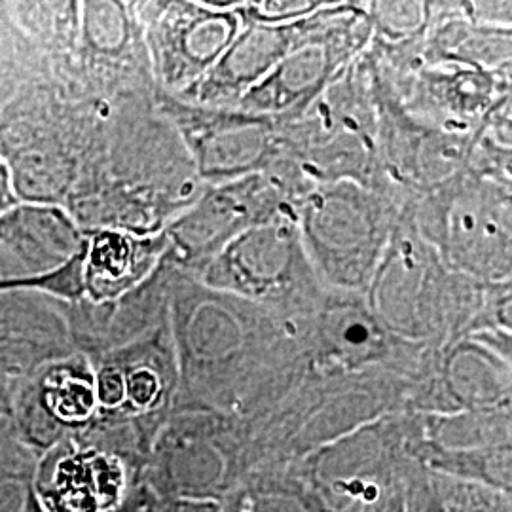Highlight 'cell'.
Instances as JSON below:
<instances>
[{"mask_svg":"<svg viewBox=\"0 0 512 512\" xmlns=\"http://www.w3.org/2000/svg\"><path fill=\"white\" fill-rule=\"evenodd\" d=\"M90 361L97 399V418L90 431L128 440L148 458L152 442L173 414L179 389L167 323L126 346L93 355Z\"/></svg>","mask_w":512,"mask_h":512,"instance_id":"1","label":"cell"},{"mask_svg":"<svg viewBox=\"0 0 512 512\" xmlns=\"http://www.w3.org/2000/svg\"><path fill=\"white\" fill-rule=\"evenodd\" d=\"M255 467V452L241 418L179 412L171 414L152 442L143 482L160 501H220Z\"/></svg>","mask_w":512,"mask_h":512,"instance_id":"2","label":"cell"},{"mask_svg":"<svg viewBox=\"0 0 512 512\" xmlns=\"http://www.w3.org/2000/svg\"><path fill=\"white\" fill-rule=\"evenodd\" d=\"M330 512H365L404 499L420 467L408 450L406 421H380L300 459Z\"/></svg>","mask_w":512,"mask_h":512,"instance_id":"3","label":"cell"},{"mask_svg":"<svg viewBox=\"0 0 512 512\" xmlns=\"http://www.w3.org/2000/svg\"><path fill=\"white\" fill-rule=\"evenodd\" d=\"M145 465L95 440H63L37 459L40 512H112L143 482Z\"/></svg>","mask_w":512,"mask_h":512,"instance_id":"4","label":"cell"},{"mask_svg":"<svg viewBox=\"0 0 512 512\" xmlns=\"http://www.w3.org/2000/svg\"><path fill=\"white\" fill-rule=\"evenodd\" d=\"M95 418L92 361L78 351L37 368L19 387L10 414L19 440L37 459L55 444L90 431Z\"/></svg>","mask_w":512,"mask_h":512,"instance_id":"5","label":"cell"},{"mask_svg":"<svg viewBox=\"0 0 512 512\" xmlns=\"http://www.w3.org/2000/svg\"><path fill=\"white\" fill-rule=\"evenodd\" d=\"M74 348L63 302L29 289L0 291V418H10L19 387Z\"/></svg>","mask_w":512,"mask_h":512,"instance_id":"6","label":"cell"},{"mask_svg":"<svg viewBox=\"0 0 512 512\" xmlns=\"http://www.w3.org/2000/svg\"><path fill=\"white\" fill-rule=\"evenodd\" d=\"M82 300L65 306L69 313L97 315L116 308L154 272L165 249V236H139L124 230L82 232Z\"/></svg>","mask_w":512,"mask_h":512,"instance_id":"7","label":"cell"},{"mask_svg":"<svg viewBox=\"0 0 512 512\" xmlns=\"http://www.w3.org/2000/svg\"><path fill=\"white\" fill-rule=\"evenodd\" d=\"M82 239V230L59 207L18 203L0 213V291L54 274Z\"/></svg>","mask_w":512,"mask_h":512,"instance_id":"8","label":"cell"},{"mask_svg":"<svg viewBox=\"0 0 512 512\" xmlns=\"http://www.w3.org/2000/svg\"><path fill=\"white\" fill-rule=\"evenodd\" d=\"M219 503L224 512H330L300 459L258 465Z\"/></svg>","mask_w":512,"mask_h":512,"instance_id":"9","label":"cell"},{"mask_svg":"<svg viewBox=\"0 0 512 512\" xmlns=\"http://www.w3.org/2000/svg\"><path fill=\"white\" fill-rule=\"evenodd\" d=\"M6 10L35 50L44 80L59 82L69 69L78 37L80 2L10 0Z\"/></svg>","mask_w":512,"mask_h":512,"instance_id":"10","label":"cell"},{"mask_svg":"<svg viewBox=\"0 0 512 512\" xmlns=\"http://www.w3.org/2000/svg\"><path fill=\"white\" fill-rule=\"evenodd\" d=\"M37 456L19 440L10 418H0V512H27L35 501Z\"/></svg>","mask_w":512,"mask_h":512,"instance_id":"11","label":"cell"},{"mask_svg":"<svg viewBox=\"0 0 512 512\" xmlns=\"http://www.w3.org/2000/svg\"><path fill=\"white\" fill-rule=\"evenodd\" d=\"M44 80L42 65L29 40L0 2V109L29 84Z\"/></svg>","mask_w":512,"mask_h":512,"instance_id":"12","label":"cell"},{"mask_svg":"<svg viewBox=\"0 0 512 512\" xmlns=\"http://www.w3.org/2000/svg\"><path fill=\"white\" fill-rule=\"evenodd\" d=\"M429 478L446 512H512V494L450 476Z\"/></svg>","mask_w":512,"mask_h":512,"instance_id":"13","label":"cell"},{"mask_svg":"<svg viewBox=\"0 0 512 512\" xmlns=\"http://www.w3.org/2000/svg\"><path fill=\"white\" fill-rule=\"evenodd\" d=\"M403 512H446L423 467H418L408 482Z\"/></svg>","mask_w":512,"mask_h":512,"instance_id":"14","label":"cell"},{"mask_svg":"<svg viewBox=\"0 0 512 512\" xmlns=\"http://www.w3.org/2000/svg\"><path fill=\"white\" fill-rule=\"evenodd\" d=\"M158 503H160V499L152 494V490L145 482H141L139 486H135L129 492L124 503L112 512H156Z\"/></svg>","mask_w":512,"mask_h":512,"instance_id":"15","label":"cell"},{"mask_svg":"<svg viewBox=\"0 0 512 512\" xmlns=\"http://www.w3.org/2000/svg\"><path fill=\"white\" fill-rule=\"evenodd\" d=\"M156 512H224L215 499H165Z\"/></svg>","mask_w":512,"mask_h":512,"instance_id":"16","label":"cell"},{"mask_svg":"<svg viewBox=\"0 0 512 512\" xmlns=\"http://www.w3.org/2000/svg\"><path fill=\"white\" fill-rule=\"evenodd\" d=\"M18 203V198H16V194H14V190H12L10 175H8L6 167H4L2 160H0V213L8 211L10 207H14V205H18Z\"/></svg>","mask_w":512,"mask_h":512,"instance_id":"17","label":"cell"},{"mask_svg":"<svg viewBox=\"0 0 512 512\" xmlns=\"http://www.w3.org/2000/svg\"><path fill=\"white\" fill-rule=\"evenodd\" d=\"M404 507V499H399V501H393V503H387L384 507H378V509H370V511L365 512H403Z\"/></svg>","mask_w":512,"mask_h":512,"instance_id":"18","label":"cell"},{"mask_svg":"<svg viewBox=\"0 0 512 512\" xmlns=\"http://www.w3.org/2000/svg\"><path fill=\"white\" fill-rule=\"evenodd\" d=\"M27 512H40V509H38L37 501H33V505L29 507V511Z\"/></svg>","mask_w":512,"mask_h":512,"instance_id":"19","label":"cell"}]
</instances>
